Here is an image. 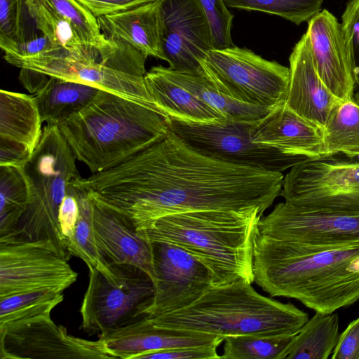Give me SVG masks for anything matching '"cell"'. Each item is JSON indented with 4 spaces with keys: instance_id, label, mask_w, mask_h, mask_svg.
I'll return each mask as SVG.
<instances>
[{
    "instance_id": "obj_1",
    "label": "cell",
    "mask_w": 359,
    "mask_h": 359,
    "mask_svg": "<svg viewBox=\"0 0 359 359\" xmlns=\"http://www.w3.org/2000/svg\"><path fill=\"white\" fill-rule=\"evenodd\" d=\"M284 176L227 163L194 149L172 131L126 161L75 185L126 216L137 231L167 215L195 211L264 212Z\"/></svg>"
},
{
    "instance_id": "obj_2",
    "label": "cell",
    "mask_w": 359,
    "mask_h": 359,
    "mask_svg": "<svg viewBox=\"0 0 359 359\" xmlns=\"http://www.w3.org/2000/svg\"><path fill=\"white\" fill-rule=\"evenodd\" d=\"M254 283L271 297L298 300L323 313L359 299V245H310L257 233Z\"/></svg>"
},
{
    "instance_id": "obj_3",
    "label": "cell",
    "mask_w": 359,
    "mask_h": 359,
    "mask_svg": "<svg viewBox=\"0 0 359 359\" xmlns=\"http://www.w3.org/2000/svg\"><path fill=\"white\" fill-rule=\"evenodd\" d=\"M57 126L76 158L93 174L119 165L170 131L165 116L103 90Z\"/></svg>"
},
{
    "instance_id": "obj_4",
    "label": "cell",
    "mask_w": 359,
    "mask_h": 359,
    "mask_svg": "<svg viewBox=\"0 0 359 359\" xmlns=\"http://www.w3.org/2000/svg\"><path fill=\"white\" fill-rule=\"evenodd\" d=\"M263 215L258 212L195 211L165 215L139 233L150 242L175 245L209 271L212 284L254 283V242Z\"/></svg>"
},
{
    "instance_id": "obj_5",
    "label": "cell",
    "mask_w": 359,
    "mask_h": 359,
    "mask_svg": "<svg viewBox=\"0 0 359 359\" xmlns=\"http://www.w3.org/2000/svg\"><path fill=\"white\" fill-rule=\"evenodd\" d=\"M245 280L211 285L191 304L170 312L146 316L160 327L220 336H292L309 315L291 303L258 293Z\"/></svg>"
},
{
    "instance_id": "obj_6",
    "label": "cell",
    "mask_w": 359,
    "mask_h": 359,
    "mask_svg": "<svg viewBox=\"0 0 359 359\" xmlns=\"http://www.w3.org/2000/svg\"><path fill=\"white\" fill-rule=\"evenodd\" d=\"M76 157L57 125L43 128L39 144L23 166L29 201L14 235L7 239L48 244L60 256H72L63 239L58 214L69 183L80 177Z\"/></svg>"
},
{
    "instance_id": "obj_7",
    "label": "cell",
    "mask_w": 359,
    "mask_h": 359,
    "mask_svg": "<svg viewBox=\"0 0 359 359\" xmlns=\"http://www.w3.org/2000/svg\"><path fill=\"white\" fill-rule=\"evenodd\" d=\"M117 40L115 50L105 57H101L95 49L79 53L54 47L31 57L4 55V59L20 69L90 85L165 116L154 103L145 85L147 57L128 43Z\"/></svg>"
},
{
    "instance_id": "obj_8",
    "label": "cell",
    "mask_w": 359,
    "mask_h": 359,
    "mask_svg": "<svg viewBox=\"0 0 359 359\" xmlns=\"http://www.w3.org/2000/svg\"><path fill=\"white\" fill-rule=\"evenodd\" d=\"M109 265L111 276L88 269V284L80 309V328L88 335H99L142 318L154 301V283L144 270L126 264Z\"/></svg>"
},
{
    "instance_id": "obj_9",
    "label": "cell",
    "mask_w": 359,
    "mask_h": 359,
    "mask_svg": "<svg viewBox=\"0 0 359 359\" xmlns=\"http://www.w3.org/2000/svg\"><path fill=\"white\" fill-rule=\"evenodd\" d=\"M203 76L236 101L275 107L285 102L290 69L236 46L212 48L200 62Z\"/></svg>"
},
{
    "instance_id": "obj_10",
    "label": "cell",
    "mask_w": 359,
    "mask_h": 359,
    "mask_svg": "<svg viewBox=\"0 0 359 359\" xmlns=\"http://www.w3.org/2000/svg\"><path fill=\"white\" fill-rule=\"evenodd\" d=\"M259 121L198 122L167 116L170 130L185 143L204 155L227 163L282 172L309 159L253 142Z\"/></svg>"
},
{
    "instance_id": "obj_11",
    "label": "cell",
    "mask_w": 359,
    "mask_h": 359,
    "mask_svg": "<svg viewBox=\"0 0 359 359\" xmlns=\"http://www.w3.org/2000/svg\"><path fill=\"white\" fill-rule=\"evenodd\" d=\"M280 196L298 207L359 213V160L331 155L299 163L284 177Z\"/></svg>"
},
{
    "instance_id": "obj_12",
    "label": "cell",
    "mask_w": 359,
    "mask_h": 359,
    "mask_svg": "<svg viewBox=\"0 0 359 359\" xmlns=\"http://www.w3.org/2000/svg\"><path fill=\"white\" fill-rule=\"evenodd\" d=\"M114 359L98 338L90 341L69 334L50 313L0 327V359Z\"/></svg>"
},
{
    "instance_id": "obj_13",
    "label": "cell",
    "mask_w": 359,
    "mask_h": 359,
    "mask_svg": "<svg viewBox=\"0 0 359 359\" xmlns=\"http://www.w3.org/2000/svg\"><path fill=\"white\" fill-rule=\"evenodd\" d=\"M259 232L276 239L339 248L359 245V213L278 203L258 224Z\"/></svg>"
},
{
    "instance_id": "obj_14",
    "label": "cell",
    "mask_w": 359,
    "mask_h": 359,
    "mask_svg": "<svg viewBox=\"0 0 359 359\" xmlns=\"http://www.w3.org/2000/svg\"><path fill=\"white\" fill-rule=\"evenodd\" d=\"M77 277L68 260L46 243L0 241V298L46 288L63 292Z\"/></svg>"
},
{
    "instance_id": "obj_15",
    "label": "cell",
    "mask_w": 359,
    "mask_h": 359,
    "mask_svg": "<svg viewBox=\"0 0 359 359\" xmlns=\"http://www.w3.org/2000/svg\"><path fill=\"white\" fill-rule=\"evenodd\" d=\"M36 28L55 46L82 53L90 49L102 57L112 53L117 39L107 38L97 18L77 0H26Z\"/></svg>"
},
{
    "instance_id": "obj_16",
    "label": "cell",
    "mask_w": 359,
    "mask_h": 359,
    "mask_svg": "<svg viewBox=\"0 0 359 359\" xmlns=\"http://www.w3.org/2000/svg\"><path fill=\"white\" fill-rule=\"evenodd\" d=\"M150 243L156 274L155 295L145 316L184 308L212 285L208 269L189 252L170 243Z\"/></svg>"
},
{
    "instance_id": "obj_17",
    "label": "cell",
    "mask_w": 359,
    "mask_h": 359,
    "mask_svg": "<svg viewBox=\"0 0 359 359\" xmlns=\"http://www.w3.org/2000/svg\"><path fill=\"white\" fill-rule=\"evenodd\" d=\"M163 48L175 72L203 75L200 62L214 48L208 18L198 0H161Z\"/></svg>"
},
{
    "instance_id": "obj_18",
    "label": "cell",
    "mask_w": 359,
    "mask_h": 359,
    "mask_svg": "<svg viewBox=\"0 0 359 359\" xmlns=\"http://www.w3.org/2000/svg\"><path fill=\"white\" fill-rule=\"evenodd\" d=\"M308 34L316 71L339 100L353 99L357 83L341 23L327 9L308 22Z\"/></svg>"
},
{
    "instance_id": "obj_19",
    "label": "cell",
    "mask_w": 359,
    "mask_h": 359,
    "mask_svg": "<svg viewBox=\"0 0 359 359\" xmlns=\"http://www.w3.org/2000/svg\"><path fill=\"white\" fill-rule=\"evenodd\" d=\"M95 242L109 264L137 266L156 280L151 243L142 237L133 222L118 211L90 198Z\"/></svg>"
},
{
    "instance_id": "obj_20",
    "label": "cell",
    "mask_w": 359,
    "mask_h": 359,
    "mask_svg": "<svg viewBox=\"0 0 359 359\" xmlns=\"http://www.w3.org/2000/svg\"><path fill=\"white\" fill-rule=\"evenodd\" d=\"M42 123L34 96L0 90V165L26 164L41 140Z\"/></svg>"
},
{
    "instance_id": "obj_21",
    "label": "cell",
    "mask_w": 359,
    "mask_h": 359,
    "mask_svg": "<svg viewBox=\"0 0 359 359\" xmlns=\"http://www.w3.org/2000/svg\"><path fill=\"white\" fill-rule=\"evenodd\" d=\"M109 351L116 358L138 359L146 353L185 346L218 344L224 338L212 334L160 327L146 316L123 327L100 334Z\"/></svg>"
},
{
    "instance_id": "obj_22",
    "label": "cell",
    "mask_w": 359,
    "mask_h": 359,
    "mask_svg": "<svg viewBox=\"0 0 359 359\" xmlns=\"http://www.w3.org/2000/svg\"><path fill=\"white\" fill-rule=\"evenodd\" d=\"M290 79L285 104L306 119L324 128L339 102L320 78L308 34H304L289 57Z\"/></svg>"
},
{
    "instance_id": "obj_23",
    "label": "cell",
    "mask_w": 359,
    "mask_h": 359,
    "mask_svg": "<svg viewBox=\"0 0 359 359\" xmlns=\"http://www.w3.org/2000/svg\"><path fill=\"white\" fill-rule=\"evenodd\" d=\"M252 140L309 159L324 156L323 128L299 116L285 103L273 108L257 122Z\"/></svg>"
},
{
    "instance_id": "obj_24",
    "label": "cell",
    "mask_w": 359,
    "mask_h": 359,
    "mask_svg": "<svg viewBox=\"0 0 359 359\" xmlns=\"http://www.w3.org/2000/svg\"><path fill=\"white\" fill-rule=\"evenodd\" d=\"M161 1L98 17L103 34L128 43L146 57L165 60Z\"/></svg>"
},
{
    "instance_id": "obj_25",
    "label": "cell",
    "mask_w": 359,
    "mask_h": 359,
    "mask_svg": "<svg viewBox=\"0 0 359 359\" xmlns=\"http://www.w3.org/2000/svg\"><path fill=\"white\" fill-rule=\"evenodd\" d=\"M144 82L154 103L166 116L198 122L225 119L176 82L165 67H152L146 72Z\"/></svg>"
},
{
    "instance_id": "obj_26",
    "label": "cell",
    "mask_w": 359,
    "mask_h": 359,
    "mask_svg": "<svg viewBox=\"0 0 359 359\" xmlns=\"http://www.w3.org/2000/svg\"><path fill=\"white\" fill-rule=\"evenodd\" d=\"M99 90L90 85L48 76L34 97L42 122L57 126L83 109Z\"/></svg>"
},
{
    "instance_id": "obj_27",
    "label": "cell",
    "mask_w": 359,
    "mask_h": 359,
    "mask_svg": "<svg viewBox=\"0 0 359 359\" xmlns=\"http://www.w3.org/2000/svg\"><path fill=\"white\" fill-rule=\"evenodd\" d=\"M339 337L337 314L316 312L294 335L280 359H327Z\"/></svg>"
},
{
    "instance_id": "obj_28",
    "label": "cell",
    "mask_w": 359,
    "mask_h": 359,
    "mask_svg": "<svg viewBox=\"0 0 359 359\" xmlns=\"http://www.w3.org/2000/svg\"><path fill=\"white\" fill-rule=\"evenodd\" d=\"M170 76L182 86L219 112L225 119L255 121L265 117L274 107L245 104L230 98L215 88L203 75L182 73L167 67Z\"/></svg>"
},
{
    "instance_id": "obj_29",
    "label": "cell",
    "mask_w": 359,
    "mask_h": 359,
    "mask_svg": "<svg viewBox=\"0 0 359 359\" xmlns=\"http://www.w3.org/2000/svg\"><path fill=\"white\" fill-rule=\"evenodd\" d=\"M323 152L359 157V104L353 99L340 100L330 113L323 128Z\"/></svg>"
},
{
    "instance_id": "obj_30",
    "label": "cell",
    "mask_w": 359,
    "mask_h": 359,
    "mask_svg": "<svg viewBox=\"0 0 359 359\" xmlns=\"http://www.w3.org/2000/svg\"><path fill=\"white\" fill-rule=\"evenodd\" d=\"M29 201L23 167L0 165V240L12 237Z\"/></svg>"
},
{
    "instance_id": "obj_31",
    "label": "cell",
    "mask_w": 359,
    "mask_h": 359,
    "mask_svg": "<svg viewBox=\"0 0 359 359\" xmlns=\"http://www.w3.org/2000/svg\"><path fill=\"white\" fill-rule=\"evenodd\" d=\"M74 186L76 189L79 215L73 238L67 244L68 250L72 256L82 259L88 269L96 268L107 276H111L112 271L109 265L102 257L95 242L91 201L85 191Z\"/></svg>"
},
{
    "instance_id": "obj_32",
    "label": "cell",
    "mask_w": 359,
    "mask_h": 359,
    "mask_svg": "<svg viewBox=\"0 0 359 359\" xmlns=\"http://www.w3.org/2000/svg\"><path fill=\"white\" fill-rule=\"evenodd\" d=\"M64 299L63 292L35 290L0 298V327L10 323L51 313Z\"/></svg>"
},
{
    "instance_id": "obj_33",
    "label": "cell",
    "mask_w": 359,
    "mask_h": 359,
    "mask_svg": "<svg viewBox=\"0 0 359 359\" xmlns=\"http://www.w3.org/2000/svg\"><path fill=\"white\" fill-rule=\"evenodd\" d=\"M292 336L238 335L224 340L225 359H280Z\"/></svg>"
},
{
    "instance_id": "obj_34",
    "label": "cell",
    "mask_w": 359,
    "mask_h": 359,
    "mask_svg": "<svg viewBox=\"0 0 359 359\" xmlns=\"http://www.w3.org/2000/svg\"><path fill=\"white\" fill-rule=\"evenodd\" d=\"M228 8L273 14L299 25L321 11L324 0H223Z\"/></svg>"
},
{
    "instance_id": "obj_35",
    "label": "cell",
    "mask_w": 359,
    "mask_h": 359,
    "mask_svg": "<svg viewBox=\"0 0 359 359\" xmlns=\"http://www.w3.org/2000/svg\"><path fill=\"white\" fill-rule=\"evenodd\" d=\"M26 0H0V46L6 52L25 41Z\"/></svg>"
},
{
    "instance_id": "obj_36",
    "label": "cell",
    "mask_w": 359,
    "mask_h": 359,
    "mask_svg": "<svg viewBox=\"0 0 359 359\" xmlns=\"http://www.w3.org/2000/svg\"><path fill=\"white\" fill-rule=\"evenodd\" d=\"M210 27L214 48L234 46L231 36L233 15L223 0H198Z\"/></svg>"
},
{
    "instance_id": "obj_37",
    "label": "cell",
    "mask_w": 359,
    "mask_h": 359,
    "mask_svg": "<svg viewBox=\"0 0 359 359\" xmlns=\"http://www.w3.org/2000/svg\"><path fill=\"white\" fill-rule=\"evenodd\" d=\"M341 29L356 83L359 81V0H349L341 15Z\"/></svg>"
},
{
    "instance_id": "obj_38",
    "label": "cell",
    "mask_w": 359,
    "mask_h": 359,
    "mask_svg": "<svg viewBox=\"0 0 359 359\" xmlns=\"http://www.w3.org/2000/svg\"><path fill=\"white\" fill-rule=\"evenodd\" d=\"M219 345L185 346L151 351L141 355L138 359H218Z\"/></svg>"
},
{
    "instance_id": "obj_39",
    "label": "cell",
    "mask_w": 359,
    "mask_h": 359,
    "mask_svg": "<svg viewBox=\"0 0 359 359\" xmlns=\"http://www.w3.org/2000/svg\"><path fill=\"white\" fill-rule=\"evenodd\" d=\"M72 182L68 186L67 194L61 203L58 214L59 225L67 248L68 243L73 238L79 215L76 189Z\"/></svg>"
},
{
    "instance_id": "obj_40",
    "label": "cell",
    "mask_w": 359,
    "mask_h": 359,
    "mask_svg": "<svg viewBox=\"0 0 359 359\" xmlns=\"http://www.w3.org/2000/svg\"><path fill=\"white\" fill-rule=\"evenodd\" d=\"M332 359H359V318L349 323L339 334Z\"/></svg>"
},
{
    "instance_id": "obj_41",
    "label": "cell",
    "mask_w": 359,
    "mask_h": 359,
    "mask_svg": "<svg viewBox=\"0 0 359 359\" xmlns=\"http://www.w3.org/2000/svg\"><path fill=\"white\" fill-rule=\"evenodd\" d=\"M97 18L130 9L156 0H77Z\"/></svg>"
},
{
    "instance_id": "obj_42",
    "label": "cell",
    "mask_w": 359,
    "mask_h": 359,
    "mask_svg": "<svg viewBox=\"0 0 359 359\" xmlns=\"http://www.w3.org/2000/svg\"><path fill=\"white\" fill-rule=\"evenodd\" d=\"M55 46L45 36H34L4 52V55L27 57L38 55Z\"/></svg>"
},
{
    "instance_id": "obj_43",
    "label": "cell",
    "mask_w": 359,
    "mask_h": 359,
    "mask_svg": "<svg viewBox=\"0 0 359 359\" xmlns=\"http://www.w3.org/2000/svg\"><path fill=\"white\" fill-rule=\"evenodd\" d=\"M20 81L31 93H36L46 83L48 76L28 69H20Z\"/></svg>"
},
{
    "instance_id": "obj_44",
    "label": "cell",
    "mask_w": 359,
    "mask_h": 359,
    "mask_svg": "<svg viewBox=\"0 0 359 359\" xmlns=\"http://www.w3.org/2000/svg\"><path fill=\"white\" fill-rule=\"evenodd\" d=\"M353 100L359 104V81L357 83L356 88L353 95Z\"/></svg>"
}]
</instances>
